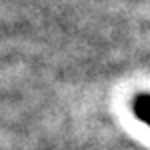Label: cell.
<instances>
[{
  "mask_svg": "<svg viewBox=\"0 0 150 150\" xmlns=\"http://www.w3.org/2000/svg\"><path fill=\"white\" fill-rule=\"evenodd\" d=\"M132 108H134V114L138 116L140 122H144L146 126H150V94L136 96Z\"/></svg>",
  "mask_w": 150,
  "mask_h": 150,
  "instance_id": "cell-1",
  "label": "cell"
}]
</instances>
